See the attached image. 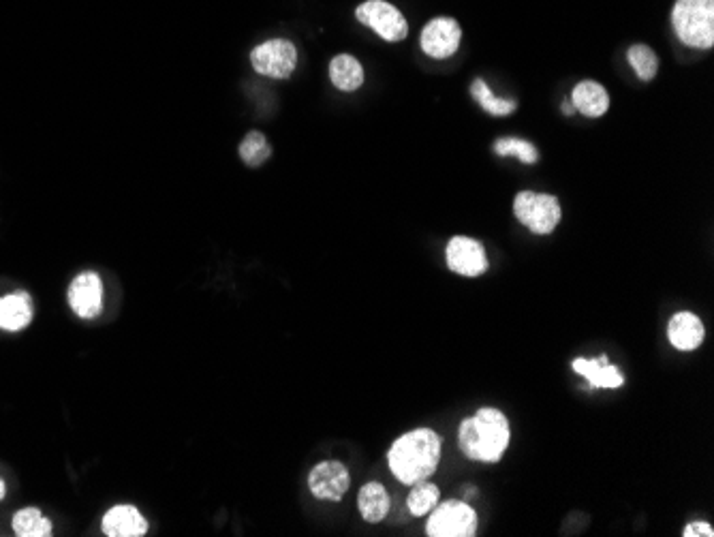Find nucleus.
Returning <instances> with one entry per match:
<instances>
[{"mask_svg":"<svg viewBox=\"0 0 714 537\" xmlns=\"http://www.w3.org/2000/svg\"><path fill=\"white\" fill-rule=\"evenodd\" d=\"M330 80L338 90L353 92L364 84V67L351 54H338L330 63Z\"/></svg>","mask_w":714,"mask_h":537,"instance_id":"a211bd4d","label":"nucleus"},{"mask_svg":"<svg viewBox=\"0 0 714 537\" xmlns=\"http://www.w3.org/2000/svg\"><path fill=\"white\" fill-rule=\"evenodd\" d=\"M571 105L586 118H601L610 110V95L597 82H580L571 92Z\"/></svg>","mask_w":714,"mask_h":537,"instance_id":"f3484780","label":"nucleus"},{"mask_svg":"<svg viewBox=\"0 0 714 537\" xmlns=\"http://www.w3.org/2000/svg\"><path fill=\"white\" fill-rule=\"evenodd\" d=\"M355 18L357 22L372 28L381 39L390 43H398L409 35V24L405 15L392 3H387V0H366V3L355 9Z\"/></svg>","mask_w":714,"mask_h":537,"instance_id":"423d86ee","label":"nucleus"},{"mask_svg":"<svg viewBox=\"0 0 714 537\" xmlns=\"http://www.w3.org/2000/svg\"><path fill=\"white\" fill-rule=\"evenodd\" d=\"M5 495H7V486H5V480L0 478V501L5 499Z\"/></svg>","mask_w":714,"mask_h":537,"instance_id":"bb28decb","label":"nucleus"},{"mask_svg":"<svg viewBox=\"0 0 714 537\" xmlns=\"http://www.w3.org/2000/svg\"><path fill=\"white\" fill-rule=\"evenodd\" d=\"M672 26L689 48L710 50L714 45V0H676Z\"/></svg>","mask_w":714,"mask_h":537,"instance_id":"7ed1b4c3","label":"nucleus"},{"mask_svg":"<svg viewBox=\"0 0 714 537\" xmlns=\"http://www.w3.org/2000/svg\"><path fill=\"white\" fill-rule=\"evenodd\" d=\"M35 317V304L28 291H11L0 296V330L20 332L30 326Z\"/></svg>","mask_w":714,"mask_h":537,"instance_id":"ddd939ff","label":"nucleus"},{"mask_svg":"<svg viewBox=\"0 0 714 537\" xmlns=\"http://www.w3.org/2000/svg\"><path fill=\"white\" fill-rule=\"evenodd\" d=\"M462 28L454 18H434L422 30V50L430 58L445 60L454 56L460 48Z\"/></svg>","mask_w":714,"mask_h":537,"instance_id":"9b49d317","label":"nucleus"},{"mask_svg":"<svg viewBox=\"0 0 714 537\" xmlns=\"http://www.w3.org/2000/svg\"><path fill=\"white\" fill-rule=\"evenodd\" d=\"M571 366H573V371H576L578 375L586 377L593 388L616 390V388H620L625 383L623 373L618 371V366L608 362V356L593 358V360L576 358Z\"/></svg>","mask_w":714,"mask_h":537,"instance_id":"2eb2a0df","label":"nucleus"},{"mask_svg":"<svg viewBox=\"0 0 714 537\" xmlns=\"http://www.w3.org/2000/svg\"><path fill=\"white\" fill-rule=\"evenodd\" d=\"M11 529L18 537H52L54 523L39 508H22L13 514Z\"/></svg>","mask_w":714,"mask_h":537,"instance_id":"6ab92c4d","label":"nucleus"},{"mask_svg":"<svg viewBox=\"0 0 714 537\" xmlns=\"http://www.w3.org/2000/svg\"><path fill=\"white\" fill-rule=\"evenodd\" d=\"M101 529L107 537H144L148 533V520L135 505L120 503L105 512Z\"/></svg>","mask_w":714,"mask_h":537,"instance_id":"f8f14e48","label":"nucleus"},{"mask_svg":"<svg viewBox=\"0 0 714 537\" xmlns=\"http://www.w3.org/2000/svg\"><path fill=\"white\" fill-rule=\"evenodd\" d=\"M445 259L449 270L460 276H469V279L486 274L490 268L484 244L469 236H454L449 240L445 249Z\"/></svg>","mask_w":714,"mask_h":537,"instance_id":"1a4fd4ad","label":"nucleus"},{"mask_svg":"<svg viewBox=\"0 0 714 537\" xmlns=\"http://www.w3.org/2000/svg\"><path fill=\"white\" fill-rule=\"evenodd\" d=\"M351 486V475L340 460H323L308 473V488L319 501H340Z\"/></svg>","mask_w":714,"mask_h":537,"instance_id":"9d476101","label":"nucleus"},{"mask_svg":"<svg viewBox=\"0 0 714 537\" xmlns=\"http://www.w3.org/2000/svg\"><path fill=\"white\" fill-rule=\"evenodd\" d=\"M563 112H565L567 116H573V112H576V107H573L571 103H565V105H563Z\"/></svg>","mask_w":714,"mask_h":537,"instance_id":"a878e982","label":"nucleus"},{"mask_svg":"<svg viewBox=\"0 0 714 537\" xmlns=\"http://www.w3.org/2000/svg\"><path fill=\"white\" fill-rule=\"evenodd\" d=\"M103 281L97 272H80L67 289V302L80 319H97L103 313Z\"/></svg>","mask_w":714,"mask_h":537,"instance_id":"6e6552de","label":"nucleus"},{"mask_svg":"<svg viewBox=\"0 0 714 537\" xmlns=\"http://www.w3.org/2000/svg\"><path fill=\"white\" fill-rule=\"evenodd\" d=\"M714 529L712 525L704 523V520H697V523H689L682 529V537H712Z\"/></svg>","mask_w":714,"mask_h":537,"instance_id":"393cba45","label":"nucleus"},{"mask_svg":"<svg viewBox=\"0 0 714 537\" xmlns=\"http://www.w3.org/2000/svg\"><path fill=\"white\" fill-rule=\"evenodd\" d=\"M516 219L537 236L552 234L556 225L561 223V204L554 195L520 191L514 199Z\"/></svg>","mask_w":714,"mask_h":537,"instance_id":"20e7f679","label":"nucleus"},{"mask_svg":"<svg viewBox=\"0 0 714 537\" xmlns=\"http://www.w3.org/2000/svg\"><path fill=\"white\" fill-rule=\"evenodd\" d=\"M479 516L467 501L449 499L437 503L428 516L426 535L428 537H473L477 535Z\"/></svg>","mask_w":714,"mask_h":537,"instance_id":"39448f33","label":"nucleus"},{"mask_svg":"<svg viewBox=\"0 0 714 537\" xmlns=\"http://www.w3.org/2000/svg\"><path fill=\"white\" fill-rule=\"evenodd\" d=\"M441 499V490L439 486L426 482H419L411 486V493L407 497V510L411 512V516H426L430 514L434 508H437V503Z\"/></svg>","mask_w":714,"mask_h":537,"instance_id":"aec40b11","label":"nucleus"},{"mask_svg":"<svg viewBox=\"0 0 714 537\" xmlns=\"http://www.w3.org/2000/svg\"><path fill=\"white\" fill-rule=\"evenodd\" d=\"M253 69L272 80H287L298 65L296 45L287 39H270L251 52Z\"/></svg>","mask_w":714,"mask_h":537,"instance_id":"0eeeda50","label":"nucleus"},{"mask_svg":"<svg viewBox=\"0 0 714 537\" xmlns=\"http://www.w3.org/2000/svg\"><path fill=\"white\" fill-rule=\"evenodd\" d=\"M511 428L501 409L484 407L462 420L458 428L460 452L477 463H499L509 448Z\"/></svg>","mask_w":714,"mask_h":537,"instance_id":"f03ea898","label":"nucleus"},{"mask_svg":"<svg viewBox=\"0 0 714 537\" xmlns=\"http://www.w3.org/2000/svg\"><path fill=\"white\" fill-rule=\"evenodd\" d=\"M627 60H629V65L633 67L635 75L642 82H650V80H655V75L659 71V58L655 54V50H650L648 45H631L629 52H627Z\"/></svg>","mask_w":714,"mask_h":537,"instance_id":"4be33fe9","label":"nucleus"},{"mask_svg":"<svg viewBox=\"0 0 714 537\" xmlns=\"http://www.w3.org/2000/svg\"><path fill=\"white\" fill-rule=\"evenodd\" d=\"M667 339L678 351H695L706 339V328L697 315L680 311L667 324Z\"/></svg>","mask_w":714,"mask_h":537,"instance_id":"4468645a","label":"nucleus"},{"mask_svg":"<svg viewBox=\"0 0 714 537\" xmlns=\"http://www.w3.org/2000/svg\"><path fill=\"white\" fill-rule=\"evenodd\" d=\"M238 152H240L242 161H244L248 167H259V165H263V163H266V161L270 159L272 148L268 146L266 135L259 133V131H251V133H248V135L244 137V140H242Z\"/></svg>","mask_w":714,"mask_h":537,"instance_id":"5701e85b","label":"nucleus"},{"mask_svg":"<svg viewBox=\"0 0 714 537\" xmlns=\"http://www.w3.org/2000/svg\"><path fill=\"white\" fill-rule=\"evenodd\" d=\"M392 499L381 482H366L357 493V510L370 525H377L390 514Z\"/></svg>","mask_w":714,"mask_h":537,"instance_id":"dca6fc26","label":"nucleus"},{"mask_svg":"<svg viewBox=\"0 0 714 537\" xmlns=\"http://www.w3.org/2000/svg\"><path fill=\"white\" fill-rule=\"evenodd\" d=\"M441 460V437L432 428L400 435L387 452V465L398 482L413 486L430 480Z\"/></svg>","mask_w":714,"mask_h":537,"instance_id":"f257e3e1","label":"nucleus"},{"mask_svg":"<svg viewBox=\"0 0 714 537\" xmlns=\"http://www.w3.org/2000/svg\"><path fill=\"white\" fill-rule=\"evenodd\" d=\"M471 92H473V99L477 101V105L481 107V110H486L492 116H509V114H514L516 107H518L516 101L494 97L492 90L488 88V84L481 78H477L473 82Z\"/></svg>","mask_w":714,"mask_h":537,"instance_id":"412c9836","label":"nucleus"},{"mask_svg":"<svg viewBox=\"0 0 714 537\" xmlns=\"http://www.w3.org/2000/svg\"><path fill=\"white\" fill-rule=\"evenodd\" d=\"M494 152L499 157H518L526 165H533L539 161L537 148L531 142L518 140V137H503V140L494 144Z\"/></svg>","mask_w":714,"mask_h":537,"instance_id":"b1692460","label":"nucleus"}]
</instances>
